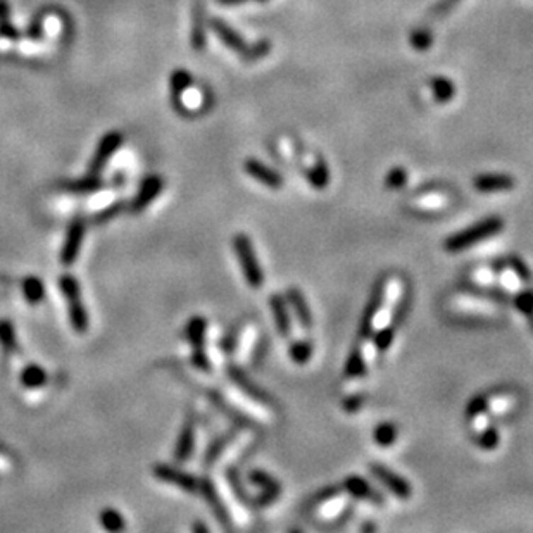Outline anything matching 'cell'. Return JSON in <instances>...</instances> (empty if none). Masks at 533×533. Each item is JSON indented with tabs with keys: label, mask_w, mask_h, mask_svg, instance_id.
Returning a JSON list of instances; mask_svg holds the SVG:
<instances>
[{
	"label": "cell",
	"mask_w": 533,
	"mask_h": 533,
	"mask_svg": "<svg viewBox=\"0 0 533 533\" xmlns=\"http://www.w3.org/2000/svg\"><path fill=\"white\" fill-rule=\"evenodd\" d=\"M504 228V221L500 218L492 216L487 220L476 223V225L469 226V228L463 230V232L452 235L445 240V250L447 252H463L473 245H476L481 240H487V238L494 237Z\"/></svg>",
	"instance_id": "1"
},
{
	"label": "cell",
	"mask_w": 533,
	"mask_h": 533,
	"mask_svg": "<svg viewBox=\"0 0 533 533\" xmlns=\"http://www.w3.org/2000/svg\"><path fill=\"white\" fill-rule=\"evenodd\" d=\"M59 288L67 302V316L73 330L79 335L86 333L89 330V314H86L85 304L82 301V288L73 274H62L59 278Z\"/></svg>",
	"instance_id": "2"
},
{
	"label": "cell",
	"mask_w": 533,
	"mask_h": 533,
	"mask_svg": "<svg viewBox=\"0 0 533 533\" xmlns=\"http://www.w3.org/2000/svg\"><path fill=\"white\" fill-rule=\"evenodd\" d=\"M233 249L247 284L256 290L261 288L262 284H264V273H262L259 261H257L256 252H254L252 242H250L247 235H237L233 238Z\"/></svg>",
	"instance_id": "3"
},
{
	"label": "cell",
	"mask_w": 533,
	"mask_h": 533,
	"mask_svg": "<svg viewBox=\"0 0 533 533\" xmlns=\"http://www.w3.org/2000/svg\"><path fill=\"white\" fill-rule=\"evenodd\" d=\"M206 332H208V321L202 316L190 318L189 323L185 326V337L189 344L192 345V356H190V363L198 371L209 373L211 371V361L208 352H206Z\"/></svg>",
	"instance_id": "4"
},
{
	"label": "cell",
	"mask_w": 533,
	"mask_h": 533,
	"mask_svg": "<svg viewBox=\"0 0 533 533\" xmlns=\"http://www.w3.org/2000/svg\"><path fill=\"white\" fill-rule=\"evenodd\" d=\"M369 471H371V475L375 476V478L380 481V483L383 485V487L387 488L392 495H395L397 499H400V500L411 499L413 487L403 478V476L397 475L395 471H392V469H388L387 466H383V464H380V463L369 464Z\"/></svg>",
	"instance_id": "5"
},
{
	"label": "cell",
	"mask_w": 533,
	"mask_h": 533,
	"mask_svg": "<svg viewBox=\"0 0 533 533\" xmlns=\"http://www.w3.org/2000/svg\"><path fill=\"white\" fill-rule=\"evenodd\" d=\"M123 145V133L119 131H109L99 142L95 154L91 156V161L89 164V174H99L104 166L109 162V159L116 154V150Z\"/></svg>",
	"instance_id": "6"
},
{
	"label": "cell",
	"mask_w": 533,
	"mask_h": 533,
	"mask_svg": "<svg viewBox=\"0 0 533 533\" xmlns=\"http://www.w3.org/2000/svg\"><path fill=\"white\" fill-rule=\"evenodd\" d=\"M154 475L157 480L164 481V483L174 485V487L181 488V490L190 492V494H196L201 487L198 480L196 476L189 475V473L181 471V469L169 466V464H156L154 466Z\"/></svg>",
	"instance_id": "7"
},
{
	"label": "cell",
	"mask_w": 533,
	"mask_h": 533,
	"mask_svg": "<svg viewBox=\"0 0 533 533\" xmlns=\"http://www.w3.org/2000/svg\"><path fill=\"white\" fill-rule=\"evenodd\" d=\"M83 238H85V221L74 220L67 228L64 244L61 249V262L64 266L74 264L78 259V254L82 250Z\"/></svg>",
	"instance_id": "8"
},
{
	"label": "cell",
	"mask_w": 533,
	"mask_h": 533,
	"mask_svg": "<svg viewBox=\"0 0 533 533\" xmlns=\"http://www.w3.org/2000/svg\"><path fill=\"white\" fill-rule=\"evenodd\" d=\"M301 161H304V173L313 189L325 190L330 183V169L326 162L316 154H301Z\"/></svg>",
	"instance_id": "9"
},
{
	"label": "cell",
	"mask_w": 533,
	"mask_h": 533,
	"mask_svg": "<svg viewBox=\"0 0 533 533\" xmlns=\"http://www.w3.org/2000/svg\"><path fill=\"white\" fill-rule=\"evenodd\" d=\"M244 169L252 180L259 181L261 185L268 186V189L280 190L281 186H284V178H281V174L273 168H269V166H266L259 159H247V161L244 162Z\"/></svg>",
	"instance_id": "10"
},
{
	"label": "cell",
	"mask_w": 533,
	"mask_h": 533,
	"mask_svg": "<svg viewBox=\"0 0 533 533\" xmlns=\"http://www.w3.org/2000/svg\"><path fill=\"white\" fill-rule=\"evenodd\" d=\"M209 26H211V30L216 33V37L220 38L221 42L228 47V49H232L233 52L240 54L242 57H244V54L247 52V49H249V43L245 42L244 37H242L237 30H233V28L221 18L211 19Z\"/></svg>",
	"instance_id": "11"
},
{
	"label": "cell",
	"mask_w": 533,
	"mask_h": 533,
	"mask_svg": "<svg viewBox=\"0 0 533 533\" xmlns=\"http://www.w3.org/2000/svg\"><path fill=\"white\" fill-rule=\"evenodd\" d=\"M162 189H164V180H162L161 176H157V174L147 176L145 180L142 181L133 202H131V209H133L135 213H142L143 209L149 208V206L152 204V201L162 192Z\"/></svg>",
	"instance_id": "12"
},
{
	"label": "cell",
	"mask_w": 533,
	"mask_h": 533,
	"mask_svg": "<svg viewBox=\"0 0 533 533\" xmlns=\"http://www.w3.org/2000/svg\"><path fill=\"white\" fill-rule=\"evenodd\" d=\"M286 304H288L290 311L293 313V320L299 323V326L304 332L311 330L313 326V316L311 309H309L308 301H305L304 293L299 288L292 286V288L286 290Z\"/></svg>",
	"instance_id": "13"
},
{
	"label": "cell",
	"mask_w": 533,
	"mask_h": 533,
	"mask_svg": "<svg viewBox=\"0 0 533 533\" xmlns=\"http://www.w3.org/2000/svg\"><path fill=\"white\" fill-rule=\"evenodd\" d=\"M515 178L509 174H478L473 180V186L476 192L481 193H497V192H509L515 189Z\"/></svg>",
	"instance_id": "14"
},
{
	"label": "cell",
	"mask_w": 533,
	"mask_h": 533,
	"mask_svg": "<svg viewBox=\"0 0 533 533\" xmlns=\"http://www.w3.org/2000/svg\"><path fill=\"white\" fill-rule=\"evenodd\" d=\"M269 308H271L273 313V320L274 325H276L278 333L281 337L288 338L292 335V316H290V308L286 304V299H284L281 296L274 293V296L269 297Z\"/></svg>",
	"instance_id": "15"
},
{
	"label": "cell",
	"mask_w": 533,
	"mask_h": 533,
	"mask_svg": "<svg viewBox=\"0 0 533 533\" xmlns=\"http://www.w3.org/2000/svg\"><path fill=\"white\" fill-rule=\"evenodd\" d=\"M344 488L349 497H356V499L361 500H369V503L376 504V506L385 504L383 497L378 494L375 488H373L364 478H361V476H349V478L344 481Z\"/></svg>",
	"instance_id": "16"
},
{
	"label": "cell",
	"mask_w": 533,
	"mask_h": 533,
	"mask_svg": "<svg viewBox=\"0 0 533 533\" xmlns=\"http://www.w3.org/2000/svg\"><path fill=\"white\" fill-rule=\"evenodd\" d=\"M193 447H196V423L192 420H186L180 432V437L176 440V445H174V459L178 463L189 461L193 452Z\"/></svg>",
	"instance_id": "17"
},
{
	"label": "cell",
	"mask_w": 533,
	"mask_h": 533,
	"mask_svg": "<svg viewBox=\"0 0 533 533\" xmlns=\"http://www.w3.org/2000/svg\"><path fill=\"white\" fill-rule=\"evenodd\" d=\"M201 492H202V497L206 499V503L209 504L211 509H213V512L216 515V518L220 520V523L223 524L225 528L230 527V515H228V509L225 507V503H223V499L220 497V494H218L216 487L213 485V481L206 478L204 481H201Z\"/></svg>",
	"instance_id": "18"
},
{
	"label": "cell",
	"mask_w": 533,
	"mask_h": 533,
	"mask_svg": "<svg viewBox=\"0 0 533 533\" xmlns=\"http://www.w3.org/2000/svg\"><path fill=\"white\" fill-rule=\"evenodd\" d=\"M452 305L461 313L469 314H497L499 308L490 301H485L481 297H469V296H459L452 299Z\"/></svg>",
	"instance_id": "19"
},
{
	"label": "cell",
	"mask_w": 533,
	"mask_h": 533,
	"mask_svg": "<svg viewBox=\"0 0 533 533\" xmlns=\"http://www.w3.org/2000/svg\"><path fill=\"white\" fill-rule=\"evenodd\" d=\"M230 376H232V381L235 383V387L238 388V391L242 392V395L249 397L250 400H254V403L264 405V408H268L269 404V399L266 397V393L261 391V388H257L256 385L250 383V380L247 376L244 375V373L240 371L238 368H232L230 369Z\"/></svg>",
	"instance_id": "20"
},
{
	"label": "cell",
	"mask_w": 533,
	"mask_h": 533,
	"mask_svg": "<svg viewBox=\"0 0 533 533\" xmlns=\"http://www.w3.org/2000/svg\"><path fill=\"white\" fill-rule=\"evenodd\" d=\"M190 43L197 52H201L208 43V21H206V11L201 4H196L193 9V25L190 31Z\"/></svg>",
	"instance_id": "21"
},
{
	"label": "cell",
	"mask_w": 533,
	"mask_h": 533,
	"mask_svg": "<svg viewBox=\"0 0 533 533\" xmlns=\"http://www.w3.org/2000/svg\"><path fill=\"white\" fill-rule=\"evenodd\" d=\"M409 204L421 211L444 209L449 204V196L442 190H428V192H421L416 197H413Z\"/></svg>",
	"instance_id": "22"
},
{
	"label": "cell",
	"mask_w": 533,
	"mask_h": 533,
	"mask_svg": "<svg viewBox=\"0 0 533 533\" xmlns=\"http://www.w3.org/2000/svg\"><path fill=\"white\" fill-rule=\"evenodd\" d=\"M349 504V494H335L332 497H325L320 504H318L316 516L320 520H333L347 507Z\"/></svg>",
	"instance_id": "23"
},
{
	"label": "cell",
	"mask_w": 533,
	"mask_h": 533,
	"mask_svg": "<svg viewBox=\"0 0 533 533\" xmlns=\"http://www.w3.org/2000/svg\"><path fill=\"white\" fill-rule=\"evenodd\" d=\"M193 83L192 73L186 69H174L169 78V91H171V102L174 107L181 106V95L186 89H190Z\"/></svg>",
	"instance_id": "24"
},
{
	"label": "cell",
	"mask_w": 533,
	"mask_h": 533,
	"mask_svg": "<svg viewBox=\"0 0 533 533\" xmlns=\"http://www.w3.org/2000/svg\"><path fill=\"white\" fill-rule=\"evenodd\" d=\"M249 480L252 481L254 485H257V487L262 490V497L259 499V503L262 504H266L271 499H276L278 494H280V483H278L273 476H269L268 473L257 471L256 469V471L250 473Z\"/></svg>",
	"instance_id": "25"
},
{
	"label": "cell",
	"mask_w": 533,
	"mask_h": 533,
	"mask_svg": "<svg viewBox=\"0 0 533 533\" xmlns=\"http://www.w3.org/2000/svg\"><path fill=\"white\" fill-rule=\"evenodd\" d=\"M430 90H432L433 101L439 104H447L456 97V83L447 77H433L430 79Z\"/></svg>",
	"instance_id": "26"
},
{
	"label": "cell",
	"mask_w": 533,
	"mask_h": 533,
	"mask_svg": "<svg viewBox=\"0 0 533 533\" xmlns=\"http://www.w3.org/2000/svg\"><path fill=\"white\" fill-rule=\"evenodd\" d=\"M47 380H49V376H47L45 369L35 363L25 366L21 369V375H19V381H21L23 387L30 388V391H37V388L45 387Z\"/></svg>",
	"instance_id": "27"
},
{
	"label": "cell",
	"mask_w": 533,
	"mask_h": 533,
	"mask_svg": "<svg viewBox=\"0 0 533 533\" xmlns=\"http://www.w3.org/2000/svg\"><path fill=\"white\" fill-rule=\"evenodd\" d=\"M21 292L30 305L42 304L43 299H45V285L38 276H26L21 281Z\"/></svg>",
	"instance_id": "28"
},
{
	"label": "cell",
	"mask_w": 533,
	"mask_h": 533,
	"mask_svg": "<svg viewBox=\"0 0 533 533\" xmlns=\"http://www.w3.org/2000/svg\"><path fill=\"white\" fill-rule=\"evenodd\" d=\"M0 349L6 356H11L18 349V335L13 321L0 320Z\"/></svg>",
	"instance_id": "29"
},
{
	"label": "cell",
	"mask_w": 533,
	"mask_h": 533,
	"mask_svg": "<svg viewBox=\"0 0 533 533\" xmlns=\"http://www.w3.org/2000/svg\"><path fill=\"white\" fill-rule=\"evenodd\" d=\"M518 399L515 395H509V393H503V395H495V397H488V405L487 411L490 416H500L506 415V413L511 411L515 408Z\"/></svg>",
	"instance_id": "30"
},
{
	"label": "cell",
	"mask_w": 533,
	"mask_h": 533,
	"mask_svg": "<svg viewBox=\"0 0 533 533\" xmlns=\"http://www.w3.org/2000/svg\"><path fill=\"white\" fill-rule=\"evenodd\" d=\"M366 371H368V364H366L363 354H361L359 345H357V347L351 352V356H349L347 363H345L344 373L347 378H361L366 375Z\"/></svg>",
	"instance_id": "31"
},
{
	"label": "cell",
	"mask_w": 533,
	"mask_h": 533,
	"mask_svg": "<svg viewBox=\"0 0 533 533\" xmlns=\"http://www.w3.org/2000/svg\"><path fill=\"white\" fill-rule=\"evenodd\" d=\"M101 186H102V180L99 178V174H89V176L82 178V180L66 183L64 189L67 190V192H73V193H90V192H95V190H99Z\"/></svg>",
	"instance_id": "32"
},
{
	"label": "cell",
	"mask_w": 533,
	"mask_h": 533,
	"mask_svg": "<svg viewBox=\"0 0 533 533\" xmlns=\"http://www.w3.org/2000/svg\"><path fill=\"white\" fill-rule=\"evenodd\" d=\"M409 43L413 45V49H416L417 52H427L433 43V33L428 26H420L416 30L411 31L409 35Z\"/></svg>",
	"instance_id": "33"
},
{
	"label": "cell",
	"mask_w": 533,
	"mask_h": 533,
	"mask_svg": "<svg viewBox=\"0 0 533 533\" xmlns=\"http://www.w3.org/2000/svg\"><path fill=\"white\" fill-rule=\"evenodd\" d=\"M99 520H101L102 528L107 532H121V530H125V527H126L125 518H123L121 512L113 507L104 509V511L101 512V516H99Z\"/></svg>",
	"instance_id": "34"
},
{
	"label": "cell",
	"mask_w": 533,
	"mask_h": 533,
	"mask_svg": "<svg viewBox=\"0 0 533 533\" xmlns=\"http://www.w3.org/2000/svg\"><path fill=\"white\" fill-rule=\"evenodd\" d=\"M497 281H499V285L504 290H507L511 293H518L521 290V284H523V280L516 274L511 266H507V268H504L503 271L497 274Z\"/></svg>",
	"instance_id": "35"
},
{
	"label": "cell",
	"mask_w": 533,
	"mask_h": 533,
	"mask_svg": "<svg viewBox=\"0 0 533 533\" xmlns=\"http://www.w3.org/2000/svg\"><path fill=\"white\" fill-rule=\"evenodd\" d=\"M373 437H375V442L380 447H391L397 440V428L392 423H381L380 427H376Z\"/></svg>",
	"instance_id": "36"
},
{
	"label": "cell",
	"mask_w": 533,
	"mask_h": 533,
	"mask_svg": "<svg viewBox=\"0 0 533 533\" xmlns=\"http://www.w3.org/2000/svg\"><path fill=\"white\" fill-rule=\"evenodd\" d=\"M313 356V347L309 342L297 340L290 345V357L296 364H305Z\"/></svg>",
	"instance_id": "37"
},
{
	"label": "cell",
	"mask_w": 533,
	"mask_h": 533,
	"mask_svg": "<svg viewBox=\"0 0 533 533\" xmlns=\"http://www.w3.org/2000/svg\"><path fill=\"white\" fill-rule=\"evenodd\" d=\"M405 183H408V171L403 166H395L387 173L385 176V186L388 190H400L404 189Z\"/></svg>",
	"instance_id": "38"
},
{
	"label": "cell",
	"mask_w": 533,
	"mask_h": 533,
	"mask_svg": "<svg viewBox=\"0 0 533 533\" xmlns=\"http://www.w3.org/2000/svg\"><path fill=\"white\" fill-rule=\"evenodd\" d=\"M269 50H271V42H269V40H266V38H262V40H259V42L249 45L247 52L244 54V57H242V59H244V61H249V62L259 61V59L266 57V55L269 54Z\"/></svg>",
	"instance_id": "39"
},
{
	"label": "cell",
	"mask_w": 533,
	"mask_h": 533,
	"mask_svg": "<svg viewBox=\"0 0 533 533\" xmlns=\"http://www.w3.org/2000/svg\"><path fill=\"white\" fill-rule=\"evenodd\" d=\"M476 435H478L476 442H478L480 447L485 449V451H494V449L500 442L499 432H497L495 428L487 427L485 430H481L480 433H476Z\"/></svg>",
	"instance_id": "40"
},
{
	"label": "cell",
	"mask_w": 533,
	"mask_h": 533,
	"mask_svg": "<svg viewBox=\"0 0 533 533\" xmlns=\"http://www.w3.org/2000/svg\"><path fill=\"white\" fill-rule=\"evenodd\" d=\"M393 335H395V332H393L392 325L385 326V328L378 330V332L373 333L371 338H373V342H375L378 352H385L388 347H391L393 342Z\"/></svg>",
	"instance_id": "41"
},
{
	"label": "cell",
	"mask_w": 533,
	"mask_h": 533,
	"mask_svg": "<svg viewBox=\"0 0 533 533\" xmlns=\"http://www.w3.org/2000/svg\"><path fill=\"white\" fill-rule=\"evenodd\" d=\"M487 405H488V397L487 395H476V397H473V399L469 400L468 405H466V416H468V420H469V417L480 415V413L487 411Z\"/></svg>",
	"instance_id": "42"
},
{
	"label": "cell",
	"mask_w": 533,
	"mask_h": 533,
	"mask_svg": "<svg viewBox=\"0 0 533 533\" xmlns=\"http://www.w3.org/2000/svg\"><path fill=\"white\" fill-rule=\"evenodd\" d=\"M471 278H473V281H476V284H480V285H490L497 280V274L494 269L481 268V269H476V271H473Z\"/></svg>",
	"instance_id": "43"
},
{
	"label": "cell",
	"mask_w": 533,
	"mask_h": 533,
	"mask_svg": "<svg viewBox=\"0 0 533 533\" xmlns=\"http://www.w3.org/2000/svg\"><path fill=\"white\" fill-rule=\"evenodd\" d=\"M457 2H459V0H439V2L432 7V11H430V16H433V18H442V16L449 14L454 9Z\"/></svg>",
	"instance_id": "44"
},
{
	"label": "cell",
	"mask_w": 533,
	"mask_h": 533,
	"mask_svg": "<svg viewBox=\"0 0 533 533\" xmlns=\"http://www.w3.org/2000/svg\"><path fill=\"white\" fill-rule=\"evenodd\" d=\"M516 308L524 314H533V293L532 292H521L516 297Z\"/></svg>",
	"instance_id": "45"
},
{
	"label": "cell",
	"mask_w": 533,
	"mask_h": 533,
	"mask_svg": "<svg viewBox=\"0 0 533 533\" xmlns=\"http://www.w3.org/2000/svg\"><path fill=\"white\" fill-rule=\"evenodd\" d=\"M363 404H364L363 395H352V397H347V399L342 403V408H344L345 413H351V415H354V413H357L361 408H363Z\"/></svg>",
	"instance_id": "46"
},
{
	"label": "cell",
	"mask_w": 533,
	"mask_h": 533,
	"mask_svg": "<svg viewBox=\"0 0 533 533\" xmlns=\"http://www.w3.org/2000/svg\"><path fill=\"white\" fill-rule=\"evenodd\" d=\"M0 37L6 38V40H18L19 38V31L13 26L11 19H7V21H0Z\"/></svg>",
	"instance_id": "47"
},
{
	"label": "cell",
	"mask_w": 533,
	"mask_h": 533,
	"mask_svg": "<svg viewBox=\"0 0 533 533\" xmlns=\"http://www.w3.org/2000/svg\"><path fill=\"white\" fill-rule=\"evenodd\" d=\"M509 266H511V268L515 269L516 274H518L521 280H523V281L530 280V271H528L527 266H524L523 262H521L520 259H511V261H509Z\"/></svg>",
	"instance_id": "48"
},
{
	"label": "cell",
	"mask_w": 533,
	"mask_h": 533,
	"mask_svg": "<svg viewBox=\"0 0 533 533\" xmlns=\"http://www.w3.org/2000/svg\"><path fill=\"white\" fill-rule=\"evenodd\" d=\"M254 342H256V332H254V328H249L247 333H245L244 340H242V356H249L250 352V347L254 345Z\"/></svg>",
	"instance_id": "49"
},
{
	"label": "cell",
	"mask_w": 533,
	"mask_h": 533,
	"mask_svg": "<svg viewBox=\"0 0 533 533\" xmlns=\"http://www.w3.org/2000/svg\"><path fill=\"white\" fill-rule=\"evenodd\" d=\"M11 19V6L7 0H0V21Z\"/></svg>",
	"instance_id": "50"
},
{
	"label": "cell",
	"mask_w": 533,
	"mask_h": 533,
	"mask_svg": "<svg viewBox=\"0 0 533 533\" xmlns=\"http://www.w3.org/2000/svg\"><path fill=\"white\" fill-rule=\"evenodd\" d=\"M218 2L223 4V6H237V4H244L247 0H218Z\"/></svg>",
	"instance_id": "51"
},
{
	"label": "cell",
	"mask_w": 533,
	"mask_h": 533,
	"mask_svg": "<svg viewBox=\"0 0 533 533\" xmlns=\"http://www.w3.org/2000/svg\"><path fill=\"white\" fill-rule=\"evenodd\" d=\"M192 530H193V532H208L209 528L206 527V524H202V523H196V524H193V527H192Z\"/></svg>",
	"instance_id": "52"
},
{
	"label": "cell",
	"mask_w": 533,
	"mask_h": 533,
	"mask_svg": "<svg viewBox=\"0 0 533 533\" xmlns=\"http://www.w3.org/2000/svg\"><path fill=\"white\" fill-rule=\"evenodd\" d=\"M376 527L375 524H364L363 527V532H375Z\"/></svg>",
	"instance_id": "53"
},
{
	"label": "cell",
	"mask_w": 533,
	"mask_h": 533,
	"mask_svg": "<svg viewBox=\"0 0 533 533\" xmlns=\"http://www.w3.org/2000/svg\"><path fill=\"white\" fill-rule=\"evenodd\" d=\"M257 2H268V0H257Z\"/></svg>",
	"instance_id": "54"
}]
</instances>
